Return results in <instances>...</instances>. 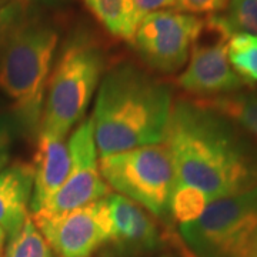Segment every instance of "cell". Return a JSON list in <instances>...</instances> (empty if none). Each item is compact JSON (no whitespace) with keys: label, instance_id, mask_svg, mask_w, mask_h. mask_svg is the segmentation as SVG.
Wrapping results in <instances>:
<instances>
[{"label":"cell","instance_id":"ac0fdd59","mask_svg":"<svg viewBox=\"0 0 257 257\" xmlns=\"http://www.w3.org/2000/svg\"><path fill=\"white\" fill-rule=\"evenodd\" d=\"M230 64L247 83H257V36L233 35L227 43Z\"/></svg>","mask_w":257,"mask_h":257},{"label":"cell","instance_id":"4316f807","mask_svg":"<svg viewBox=\"0 0 257 257\" xmlns=\"http://www.w3.org/2000/svg\"><path fill=\"white\" fill-rule=\"evenodd\" d=\"M30 2H53V0H30Z\"/></svg>","mask_w":257,"mask_h":257},{"label":"cell","instance_id":"30bf717a","mask_svg":"<svg viewBox=\"0 0 257 257\" xmlns=\"http://www.w3.org/2000/svg\"><path fill=\"white\" fill-rule=\"evenodd\" d=\"M70 170L62 187L36 213L56 214L74 210L106 199L110 192L99 169V152L94 140L92 117L83 119L67 139Z\"/></svg>","mask_w":257,"mask_h":257},{"label":"cell","instance_id":"f1b7e54d","mask_svg":"<svg viewBox=\"0 0 257 257\" xmlns=\"http://www.w3.org/2000/svg\"><path fill=\"white\" fill-rule=\"evenodd\" d=\"M0 3H2V0H0Z\"/></svg>","mask_w":257,"mask_h":257},{"label":"cell","instance_id":"5b68a950","mask_svg":"<svg viewBox=\"0 0 257 257\" xmlns=\"http://www.w3.org/2000/svg\"><path fill=\"white\" fill-rule=\"evenodd\" d=\"M177 234L196 257H257V184L209 203Z\"/></svg>","mask_w":257,"mask_h":257},{"label":"cell","instance_id":"484cf974","mask_svg":"<svg viewBox=\"0 0 257 257\" xmlns=\"http://www.w3.org/2000/svg\"><path fill=\"white\" fill-rule=\"evenodd\" d=\"M160 257H176L175 254H172V253H166V254H162ZM177 257H180V256H177Z\"/></svg>","mask_w":257,"mask_h":257},{"label":"cell","instance_id":"5bb4252c","mask_svg":"<svg viewBox=\"0 0 257 257\" xmlns=\"http://www.w3.org/2000/svg\"><path fill=\"white\" fill-rule=\"evenodd\" d=\"M233 121L257 140V93L241 90L213 99H194Z\"/></svg>","mask_w":257,"mask_h":257},{"label":"cell","instance_id":"7a4b0ae2","mask_svg":"<svg viewBox=\"0 0 257 257\" xmlns=\"http://www.w3.org/2000/svg\"><path fill=\"white\" fill-rule=\"evenodd\" d=\"M59 30L30 0L0 8V92L10 100L25 136L37 140Z\"/></svg>","mask_w":257,"mask_h":257},{"label":"cell","instance_id":"ba28073f","mask_svg":"<svg viewBox=\"0 0 257 257\" xmlns=\"http://www.w3.org/2000/svg\"><path fill=\"white\" fill-rule=\"evenodd\" d=\"M204 19L175 9L155 12L140 22L133 46L145 63L160 73H176L189 62Z\"/></svg>","mask_w":257,"mask_h":257},{"label":"cell","instance_id":"cb8c5ba5","mask_svg":"<svg viewBox=\"0 0 257 257\" xmlns=\"http://www.w3.org/2000/svg\"><path fill=\"white\" fill-rule=\"evenodd\" d=\"M10 162V153L9 152H5V150H0V172L3 169H6L9 166Z\"/></svg>","mask_w":257,"mask_h":257},{"label":"cell","instance_id":"7c38bea8","mask_svg":"<svg viewBox=\"0 0 257 257\" xmlns=\"http://www.w3.org/2000/svg\"><path fill=\"white\" fill-rule=\"evenodd\" d=\"M35 153V183L30 211H39L66 180L70 170V149L67 138L39 133Z\"/></svg>","mask_w":257,"mask_h":257},{"label":"cell","instance_id":"44dd1931","mask_svg":"<svg viewBox=\"0 0 257 257\" xmlns=\"http://www.w3.org/2000/svg\"><path fill=\"white\" fill-rule=\"evenodd\" d=\"M223 0H175L173 9L187 15H214L226 8Z\"/></svg>","mask_w":257,"mask_h":257},{"label":"cell","instance_id":"9c48e42d","mask_svg":"<svg viewBox=\"0 0 257 257\" xmlns=\"http://www.w3.org/2000/svg\"><path fill=\"white\" fill-rule=\"evenodd\" d=\"M32 219L57 257H92L113 230L107 197L63 213L32 214Z\"/></svg>","mask_w":257,"mask_h":257},{"label":"cell","instance_id":"52a82bcc","mask_svg":"<svg viewBox=\"0 0 257 257\" xmlns=\"http://www.w3.org/2000/svg\"><path fill=\"white\" fill-rule=\"evenodd\" d=\"M231 33L221 15L204 19V28L189 57V63L177 77L180 89L200 99H213L247 89V83L230 64L227 43Z\"/></svg>","mask_w":257,"mask_h":257},{"label":"cell","instance_id":"3957f363","mask_svg":"<svg viewBox=\"0 0 257 257\" xmlns=\"http://www.w3.org/2000/svg\"><path fill=\"white\" fill-rule=\"evenodd\" d=\"M172 109L165 83L128 62L113 66L101 77L92 114L99 156L162 145Z\"/></svg>","mask_w":257,"mask_h":257},{"label":"cell","instance_id":"8fae6325","mask_svg":"<svg viewBox=\"0 0 257 257\" xmlns=\"http://www.w3.org/2000/svg\"><path fill=\"white\" fill-rule=\"evenodd\" d=\"M107 200L113 220L110 239L104 244L107 257H140L162 247V234L145 209L119 193H110Z\"/></svg>","mask_w":257,"mask_h":257},{"label":"cell","instance_id":"603a6c76","mask_svg":"<svg viewBox=\"0 0 257 257\" xmlns=\"http://www.w3.org/2000/svg\"><path fill=\"white\" fill-rule=\"evenodd\" d=\"M169 240H170V243L173 244V247L177 250V253H179V256L180 257H196L192 251L187 248V246L184 244L183 240L179 237L177 233H169Z\"/></svg>","mask_w":257,"mask_h":257},{"label":"cell","instance_id":"9a60e30c","mask_svg":"<svg viewBox=\"0 0 257 257\" xmlns=\"http://www.w3.org/2000/svg\"><path fill=\"white\" fill-rule=\"evenodd\" d=\"M96 20L110 35L132 42L136 33L133 0H84Z\"/></svg>","mask_w":257,"mask_h":257},{"label":"cell","instance_id":"ffe728a7","mask_svg":"<svg viewBox=\"0 0 257 257\" xmlns=\"http://www.w3.org/2000/svg\"><path fill=\"white\" fill-rule=\"evenodd\" d=\"M25 136L23 127L12 106L0 99V150L10 152L19 138Z\"/></svg>","mask_w":257,"mask_h":257},{"label":"cell","instance_id":"4fadbf2b","mask_svg":"<svg viewBox=\"0 0 257 257\" xmlns=\"http://www.w3.org/2000/svg\"><path fill=\"white\" fill-rule=\"evenodd\" d=\"M35 169L25 162L12 163L0 172V227L8 239L30 217Z\"/></svg>","mask_w":257,"mask_h":257},{"label":"cell","instance_id":"7402d4cb","mask_svg":"<svg viewBox=\"0 0 257 257\" xmlns=\"http://www.w3.org/2000/svg\"><path fill=\"white\" fill-rule=\"evenodd\" d=\"M175 0H133V13H135V23L136 29L143 19L159 12V10L173 9Z\"/></svg>","mask_w":257,"mask_h":257},{"label":"cell","instance_id":"8992f818","mask_svg":"<svg viewBox=\"0 0 257 257\" xmlns=\"http://www.w3.org/2000/svg\"><path fill=\"white\" fill-rule=\"evenodd\" d=\"M99 169L109 187L152 216L170 219L176 173L165 143L103 156L99 159Z\"/></svg>","mask_w":257,"mask_h":257},{"label":"cell","instance_id":"2e32d148","mask_svg":"<svg viewBox=\"0 0 257 257\" xmlns=\"http://www.w3.org/2000/svg\"><path fill=\"white\" fill-rule=\"evenodd\" d=\"M209 203V199L199 189L176 182L170 197V219H175L179 226L196 221Z\"/></svg>","mask_w":257,"mask_h":257},{"label":"cell","instance_id":"d6986e66","mask_svg":"<svg viewBox=\"0 0 257 257\" xmlns=\"http://www.w3.org/2000/svg\"><path fill=\"white\" fill-rule=\"evenodd\" d=\"M233 35L257 36V0H229L226 15H221Z\"/></svg>","mask_w":257,"mask_h":257},{"label":"cell","instance_id":"e0dca14e","mask_svg":"<svg viewBox=\"0 0 257 257\" xmlns=\"http://www.w3.org/2000/svg\"><path fill=\"white\" fill-rule=\"evenodd\" d=\"M5 257H55L46 239L37 229L32 216L15 236L8 239Z\"/></svg>","mask_w":257,"mask_h":257},{"label":"cell","instance_id":"6da1fadb","mask_svg":"<svg viewBox=\"0 0 257 257\" xmlns=\"http://www.w3.org/2000/svg\"><path fill=\"white\" fill-rule=\"evenodd\" d=\"M176 182L204 193L209 202L257 184V146L233 121L197 100L179 99L166 133Z\"/></svg>","mask_w":257,"mask_h":257},{"label":"cell","instance_id":"277c9868","mask_svg":"<svg viewBox=\"0 0 257 257\" xmlns=\"http://www.w3.org/2000/svg\"><path fill=\"white\" fill-rule=\"evenodd\" d=\"M104 74L101 47L86 35L72 37L49 77L39 133L67 138L79 124Z\"/></svg>","mask_w":257,"mask_h":257},{"label":"cell","instance_id":"83f0119b","mask_svg":"<svg viewBox=\"0 0 257 257\" xmlns=\"http://www.w3.org/2000/svg\"><path fill=\"white\" fill-rule=\"evenodd\" d=\"M223 2H224V3H226V5H227V2H229V0H223Z\"/></svg>","mask_w":257,"mask_h":257},{"label":"cell","instance_id":"d4e9b609","mask_svg":"<svg viewBox=\"0 0 257 257\" xmlns=\"http://www.w3.org/2000/svg\"><path fill=\"white\" fill-rule=\"evenodd\" d=\"M8 240V236L5 233V230L0 227V257H3V251H5V243Z\"/></svg>","mask_w":257,"mask_h":257}]
</instances>
